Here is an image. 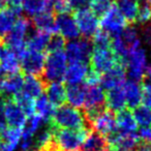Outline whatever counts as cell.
Masks as SVG:
<instances>
[{
    "mask_svg": "<svg viewBox=\"0 0 151 151\" xmlns=\"http://www.w3.org/2000/svg\"><path fill=\"white\" fill-rule=\"evenodd\" d=\"M50 123L57 128L71 130H80L87 128L91 130L90 126L88 125L85 119L84 112L68 105H63L59 108H56Z\"/></svg>",
    "mask_w": 151,
    "mask_h": 151,
    "instance_id": "cell-1",
    "label": "cell"
},
{
    "mask_svg": "<svg viewBox=\"0 0 151 151\" xmlns=\"http://www.w3.org/2000/svg\"><path fill=\"white\" fill-rule=\"evenodd\" d=\"M31 26L32 23L28 18H20L17 20L11 32L3 40L9 50L19 59L27 51L26 42Z\"/></svg>",
    "mask_w": 151,
    "mask_h": 151,
    "instance_id": "cell-2",
    "label": "cell"
},
{
    "mask_svg": "<svg viewBox=\"0 0 151 151\" xmlns=\"http://www.w3.org/2000/svg\"><path fill=\"white\" fill-rule=\"evenodd\" d=\"M67 65L68 61L64 51L48 53L45 60L42 79L46 84L52 82H62L64 81Z\"/></svg>",
    "mask_w": 151,
    "mask_h": 151,
    "instance_id": "cell-3",
    "label": "cell"
},
{
    "mask_svg": "<svg viewBox=\"0 0 151 151\" xmlns=\"http://www.w3.org/2000/svg\"><path fill=\"white\" fill-rule=\"evenodd\" d=\"M90 129L71 130L57 128L53 130V143L57 151H79L83 141L87 137Z\"/></svg>",
    "mask_w": 151,
    "mask_h": 151,
    "instance_id": "cell-4",
    "label": "cell"
},
{
    "mask_svg": "<svg viewBox=\"0 0 151 151\" xmlns=\"http://www.w3.org/2000/svg\"><path fill=\"white\" fill-rule=\"evenodd\" d=\"M93 51V45L89 38H78L70 40L65 46V55L68 63L89 64Z\"/></svg>",
    "mask_w": 151,
    "mask_h": 151,
    "instance_id": "cell-5",
    "label": "cell"
},
{
    "mask_svg": "<svg viewBox=\"0 0 151 151\" xmlns=\"http://www.w3.org/2000/svg\"><path fill=\"white\" fill-rule=\"evenodd\" d=\"M124 66L126 69V77L129 80L140 82L147 68V56L141 47L132 50L124 59Z\"/></svg>",
    "mask_w": 151,
    "mask_h": 151,
    "instance_id": "cell-6",
    "label": "cell"
},
{
    "mask_svg": "<svg viewBox=\"0 0 151 151\" xmlns=\"http://www.w3.org/2000/svg\"><path fill=\"white\" fill-rule=\"evenodd\" d=\"M121 61L122 60L115 54L112 48H93L89 63H90L91 69L99 73V75H103L104 73L108 71L114 65L121 62Z\"/></svg>",
    "mask_w": 151,
    "mask_h": 151,
    "instance_id": "cell-7",
    "label": "cell"
},
{
    "mask_svg": "<svg viewBox=\"0 0 151 151\" xmlns=\"http://www.w3.org/2000/svg\"><path fill=\"white\" fill-rule=\"evenodd\" d=\"M99 27L113 37L121 33L127 27V22L118 11L116 5L112 4L109 11L101 17V20L99 21Z\"/></svg>",
    "mask_w": 151,
    "mask_h": 151,
    "instance_id": "cell-8",
    "label": "cell"
},
{
    "mask_svg": "<svg viewBox=\"0 0 151 151\" xmlns=\"http://www.w3.org/2000/svg\"><path fill=\"white\" fill-rule=\"evenodd\" d=\"M1 99H2L3 115L6 126L22 129L27 119V116L25 115L23 110L14 101L13 97H5L1 95Z\"/></svg>",
    "mask_w": 151,
    "mask_h": 151,
    "instance_id": "cell-9",
    "label": "cell"
},
{
    "mask_svg": "<svg viewBox=\"0 0 151 151\" xmlns=\"http://www.w3.org/2000/svg\"><path fill=\"white\" fill-rule=\"evenodd\" d=\"M73 18L83 37L90 40V37H93V35L99 30V20L91 9H86L75 12Z\"/></svg>",
    "mask_w": 151,
    "mask_h": 151,
    "instance_id": "cell-10",
    "label": "cell"
},
{
    "mask_svg": "<svg viewBox=\"0 0 151 151\" xmlns=\"http://www.w3.org/2000/svg\"><path fill=\"white\" fill-rule=\"evenodd\" d=\"M45 60H46V55L44 52L27 50L20 58V66L26 76L42 77Z\"/></svg>",
    "mask_w": 151,
    "mask_h": 151,
    "instance_id": "cell-11",
    "label": "cell"
},
{
    "mask_svg": "<svg viewBox=\"0 0 151 151\" xmlns=\"http://www.w3.org/2000/svg\"><path fill=\"white\" fill-rule=\"evenodd\" d=\"M126 81V69L124 66V62L117 63L108 71L104 73L101 76V82L99 86L104 90H111L116 87H120Z\"/></svg>",
    "mask_w": 151,
    "mask_h": 151,
    "instance_id": "cell-12",
    "label": "cell"
},
{
    "mask_svg": "<svg viewBox=\"0 0 151 151\" xmlns=\"http://www.w3.org/2000/svg\"><path fill=\"white\" fill-rule=\"evenodd\" d=\"M90 128L107 138L108 136L117 130L115 114L106 108L92 120L90 123Z\"/></svg>",
    "mask_w": 151,
    "mask_h": 151,
    "instance_id": "cell-13",
    "label": "cell"
},
{
    "mask_svg": "<svg viewBox=\"0 0 151 151\" xmlns=\"http://www.w3.org/2000/svg\"><path fill=\"white\" fill-rule=\"evenodd\" d=\"M57 33L60 34L64 40H78L80 31L76 23V20L70 14H62L55 18Z\"/></svg>",
    "mask_w": 151,
    "mask_h": 151,
    "instance_id": "cell-14",
    "label": "cell"
},
{
    "mask_svg": "<svg viewBox=\"0 0 151 151\" xmlns=\"http://www.w3.org/2000/svg\"><path fill=\"white\" fill-rule=\"evenodd\" d=\"M84 108L85 110L106 108V92L99 85L86 86Z\"/></svg>",
    "mask_w": 151,
    "mask_h": 151,
    "instance_id": "cell-15",
    "label": "cell"
},
{
    "mask_svg": "<svg viewBox=\"0 0 151 151\" xmlns=\"http://www.w3.org/2000/svg\"><path fill=\"white\" fill-rule=\"evenodd\" d=\"M46 96L55 108L63 106L66 101V86L62 82H52L46 84Z\"/></svg>",
    "mask_w": 151,
    "mask_h": 151,
    "instance_id": "cell-16",
    "label": "cell"
},
{
    "mask_svg": "<svg viewBox=\"0 0 151 151\" xmlns=\"http://www.w3.org/2000/svg\"><path fill=\"white\" fill-rule=\"evenodd\" d=\"M45 88H46V83L44 82L42 77L26 76L24 77V84L21 92L30 99H35L44 94Z\"/></svg>",
    "mask_w": 151,
    "mask_h": 151,
    "instance_id": "cell-17",
    "label": "cell"
},
{
    "mask_svg": "<svg viewBox=\"0 0 151 151\" xmlns=\"http://www.w3.org/2000/svg\"><path fill=\"white\" fill-rule=\"evenodd\" d=\"M126 107V99L122 86L116 87L106 92V108L112 113L124 110Z\"/></svg>",
    "mask_w": 151,
    "mask_h": 151,
    "instance_id": "cell-18",
    "label": "cell"
},
{
    "mask_svg": "<svg viewBox=\"0 0 151 151\" xmlns=\"http://www.w3.org/2000/svg\"><path fill=\"white\" fill-rule=\"evenodd\" d=\"M24 84V77L22 73H17L13 75H7L1 82L2 96L14 97L16 94L22 91Z\"/></svg>",
    "mask_w": 151,
    "mask_h": 151,
    "instance_id": "cell-19",
    "label": "cell"
},
{
    "mask_svg": "<svg viewBox=\"0 0 151 151\" xmlns=\"http://www.w3.org/2000/svg\"><path fill=\"white\" fill-rule=\"evenodd\" d=\"M116 117V128L120 134H136L138 132V124L134 120L130 110L124 109L118 112Z\"/></svg>",
    "mask_w": 151,
    "mask_h": 151,
    "instance_id": "cell-20",
    "label": "cell"
},
{
    "mask_svg": "<svg viewBox=\"0 0 151 151\" xmlns=\"http://www.w3.org/2000/svg\"><path fill=\"white\" fill-rule=\"evenodd\" d=\"M88 71V64L86 63H68L65 71L64 81L67 85L81 84L83 81H85Z\"/></svg>",
    "mask_w": 151,
    "mask_h": 151,
    "instance_id": "cell-21",
    "label": "cell"
},
{
    "mask_svg": "<svg viewBox=\"0 0 151 151\" xmlns=\"http://www.w3.org/2000/svg\"><path fill=\"white\" fill-rule=\"evenodd\" d=\"M126 99V106L129 109H134L142 103V87L139 82L127 80L122 85Z\"/></svg>",
    "mask_w": 151,
    "mask_h": 151,
    "instance_id": "cell-22",
    "label": "cell"
},
{
    "mask_svg": "<svg viewBox=\"0 0 151 151\" xmlns=\"http://www.w3.org/2000/svg\"><path fill=\"white\" fill-rule=\"evenodd\" d=\"M108 147L109 145L106 137L94 130H90L83 141L79 151H107Z\"/></svg>",
    "mask_w": 151,
    "mask_h": 151,
    "instance_id": "cell-23",
    "label": "cell"
},
{
    "mask_svg": "<svg viewBox=\"0 0 151 151\" xmlns=\"http://www.w3.org/2000/svg\"><path fill=\"white\" fill-rule=\"evenodd\" d=\"M85 93H86V85L75 84L66 86V101L68 106L76 109L84 108Z\"/></svg>",
    "mask_w": 151,
    "mask_h": 151,
    "instance_id": "cell-24",
    "label": "cell"
},
{
    "mask_svg": "<svg viewBox=\"0 0 151 151\" xmlns=\"http://www.w3.org/2000/svg\"><path fill=\"white\" fill-rule=\"evenodd\" d=\"M116 7L120 12L127 24H134L137 21L140 2L139 0H115Z\"/></svg>",
    "mask_w": 151,
    "mask_h": 151,
    "instance_id": "cell-25",
    "label": "cell"
},
{
    "mask_svg": "<svg viewBox=\"0 0 151 151\" xmlns=\"http://www.w3.org/2000/svg\"><path fill=\"white\" fill-rule=\"evenodd\" d=\"M31 23L36 30L48 32L50 34L57 33L56 21H55L53 13L44 12V13L40 14V15H36L35 17H33Z\"/></svg>",
    "mask_w": 151,
    "mask_h": 151,
    "instance_id": "cell-26",
    "label": "cell"
},
{
    "mask_svg": "<svg viewBox=\"0 0 151 151\" xmlns=\"http://www.w3.org/2000/svg\"><path fill=\"white\" fill-rule=\"evenodd\" d=\"M34 109L35 114H37L46 123H50L56 108L50 103L46 95L42 94L34 99Z\"/></svg>",
    "mask_w": 151,
    "mask_h": 151,
    "instance_id": "cell-27",
    "label": "cell"
},
{
    "mask_svg": "<svg viewBox=\"0 0 151 151\" xmlns=\"http://www.w3.org/2000/svg\"><path fill=\"white\" fill-rule=\"evenodd\" d=\"M51 35L52 34L48 33V32L36 30L31 36H29L27 38V42H26L27 50L35 51V52H44V51H46Z\"/></svg>",
    "mask_w": 151,
    "mask_h": 151,
    "instance_id": "cell-28",
    "label": "cell"
},
{
    "mask_svg": "<svg viewBox=\"0 0 151 151\" xmlns=\"http://www.w3.org/2000/svg\"><path fill=\"white\" fill-rule=\"evenodd\" d=\"M17 14L9 7L0 11V40H4L5 36L11 32L17 22Z\"/></svg>",
    "mask_w": 151,
    "mask_h": 151,
    "instance_id": "cell-29",
    "label": "cell"
},
{
    "mask_svg": "<svg viewBox=\"0 0 151 151\" xmlns=\"http://www.w3.org/2000/svg\"><path fill=\"white\" fill-rule=\"evenodd\" d=\"M22 11L26 13L28 17H35L36 15L49 11L48 0H23ZM51 13V12H50Z\"/></svg>",
    "mask_w": 151,
    "mask_h": 151,
    "instance_id": "cell-30",
    "label": "cell"
},
{
    "mask_svg": "<svg viewBox=\"0 0 151 151\" xmlns=\"http://www.w3.org/2000/svg\"><path fill=\"white\" fill-rule=\"evenodd\" d=\"M22 139V129L6 126L0 132V141L16 149L20 145Z\"/></svg>",
    "mask_w": 151,
    "mask_h": 151,
    "instance_id": "cell-31",
    "label": "cell"
},
{
    "mask_svg": "<svg viewBox=\"0 0 151 151\" xmlns=\"http://www.w3.org/2000/svg\"><path fill=\"white\" fill-rule=\"evenodd\" d=\"M132 116L137 124L141 127H147L151 125V109L144 105H139L132 109Z\"/></svg>",
    "mask_w": 151,
    "mask_h": 151,
    "instance_id": "cell-32",
    "label": "cell"
},
{
    "mask_svg": "<svg viewBox=\"0 0 151 151\" xmlns=\"http://www.w3.org/2000/svg\"><path fill=\"white\" fill-rule=\"evenodd\" d=\"M142 103L151 109V66H147L142 78Z\"/></svg>",
    "mask_w": 151,
    "mask_h": 151,
    "instance_id": "cell-33",
    "label": "cell"
},
{
    "mask_svg": "<svg viewBox=\"0 0 151 151\" xmlns=\"http://www.w3.org/2000/svg\"><path fill=\"white\" fill-rule=\"evenodd\" d=\"M13 99H14V101H15L16 103L20 106V108L23 110V112L25 113V115L27 116V117H29V116L35 114V109H34V99L26 96V95H24L22 92L16 94Z\"/></svg>",
    "mask_w": 151,
    "mask_h": 151,
    "instance_id": "cell-34",
    "label": "cell"
},
{
    "mask_svg": "<svg viewBox=\"0 0 151 151\" xmlns=\"http://www.w3.org/2000/svg\"><path fill=\"white\" fill-rule=\"evenodd\" d=\"M92 45L93 48L97 49H106V48H111L112 44V36L105 32L104 30L99 29L96 33L93 35L92 37Z\"/></svg>",
    "mask_w": 151,
    "mask_h": 151,
    "instance_id": "cell-35",
    "label": "cell"
},
{
    "mask_svg": "<svg viewBox=\"0 0 151 151\" xmlns=\"http://www.w3.org/2000/svg\"><path fill=\"white\" fill-rule=\"evenodd\" d=\"M66 46L65 40L58 33H55L51 35V38L49 40L48 47H47V52H58V51H63Z\"/></svg>",
    "mask_w": 151,
    "mask_h": 151,
    "instance_id": "cell-36",
    "label": "cell"
},
{
    "mask_svg": "<svg viewBox=\"0 0 151 151\" xmlns=\"http://www.w3.org/2000/svg\"><path fill=\"white\" fill-rule=\"evenodd\" d=\"M112 6L111 2L104 1V0H92L90 4V9L97 18H101Z\"/></svg>",
    "mask_w": 151,
    "mask_h": 151,
    "instance_id": "cell-37",
    "label": "cell"
},
{
    "mask_svg": "<svg viewBox=\"0 0 151 151\" xmlns=\"http://www.w3.org/2000/svg\"><path fill=\"white\" fill-rule=\"evenodd\" d=\"M151 21V6L148 3H144V4L140 5L139 9L138 17H137V21L139 23H148Z\"/></svg>",
    "mask_w": 151,
    "mask_h": 151,
    "instance_id": "cell-38",
    "label": "cell"
},
{
    "mask_svg": "<svg viewBox=\"0 0 151 151\" xmlns=\"http://www.w3.org/2000/svg\"><path fill=\"white\" fill-rule=\"evenodd\" d=\"M92 0H67L70 11L78 12L81 9H86L90 7Z\"/></svg>",
    "mask_w": 151,
    "mask_h": 151,
    "instance_id": "cell-39",
    "label": "cell"
},
{
    "mask_svg": "<svg viewBox=\"0 0 151 151\" xmlns=\"http://www.w3.org/2000/svg\"><path fill=\"white\" fill-rule=\"evenodd\" d=\"M101 76L99 73L94 71L93 69H89L88 73H87L86 78H85V85L86 86H95V85H99L101 82Z\"/></svg>",
    "mask_w": 151,
    "mask_h": 151,
    "instance_id": "cell-40",
    "label": "cell"
},
{
    "mask_svg": "<svg viewBox=\"0 0 151 151\" xmlns=\"http://www.w3.org/2000/svg\"><path fill=\"white\" fill-rule=\"evenodd\" d=\"M138 138L141 142H147L151 143V127L147 126V127H140V129L137 132Z\"/></svg>",
    "mask_w": 151,
    "mask_h": 151,
    "instance_id": "cell-41",
    "label": "cell"
},
{
    "mask_svg": "<svg viewBox=\"0 0 151 151\" xmlns=\"http://www.w3.org/2000/svg\"><path fill=\"white\" fill-rule=\"evenodd\" d=\"M137 151H151V143L147 142H139L138 146H137Z\"/></svg>",
    "mask_w": 151,
    "mask_h": 151,
    "instance_id": "cell-42",
    "label": "cell"
},
{
    "mask_svg": "<svg viewBox=\"0 0 151 151\" xmlns=\"http://www.w3.org/2000/svg\"><path fill=\"white\" fill-rule=\"evenodd\" d=\"M0 151H15V149L0 141Z\"/></svg>",
    "mask_w": 151,
    "mask_h": 151,
    "instance_id": "cell-43",
    "label": "cell"
},
{
    "mask_svg": "<svg viewBox=\"0 0 151 151\" xmlns=\"http://www.w3.org/2000/svg\"><path fill=\"white\" fill-rule=\"evenodd\" d=\"M7 2H9V0H0V11L6 7Z\"/></svg>",
    "mask_w": 151,
    "mask_h": 151,
    "instance_id": "cell-44",
    "label": "cell"
},
{
    "mask_svg": "<svg viewBox=\"0 0 151 151\" xmlns=\"http://www.w3.org/2000/svg\"><path fill=\"white\" fill-rule=\"evenodd\" d=\"M2 95V90H1V82H0V97Z\"/></svg>",
    "mask_w": 151,
    "mask_h": 151,
    "instance_id": "cell-45",
    "label": "cell"
},
{
    "mask_svg": "<svg viewBox=\"0 0 151 151\" xmlns=\"http://www.w3.org/2000/svg\"><path fill=\"white\" fill-rule=\"evenodd\" d=\"M146 1H147V3L151 6V0H146Z\"/></svg>",
    "mask_w": 151,
    "mask_h": 151,
    "instance_id": "cell-46",
    "label": "cell"
},
{
    "mask_svg": "<svg viewBox=\"0 0 151 151\" xmlns=\"http://www.w3.org/2000/svg\"><path fill=\"white\" fill-rule=\"evenodd\" d=\"M104 1H108V2H112L113 0H104Z\"/></svg>",
    "mask_w": 151,
    "mask_h": 151,
    "instance_id": "cell-47",
    "label": "cell"
},
{
    "mask_svg": "<svg viewBox=\"0 0 151 151\" xmlns=\"http://www.w3.org/2000/svg\"><path fill=\"white\" fill-rule=\"evenodd\" d=\"M132 151H134V150H132Z\"/></svg>",
    "mask_w": 151,
    "mask_h": 151,
    "instance_id": "cell-48",
    "label": "cell"
}]
</instances>
